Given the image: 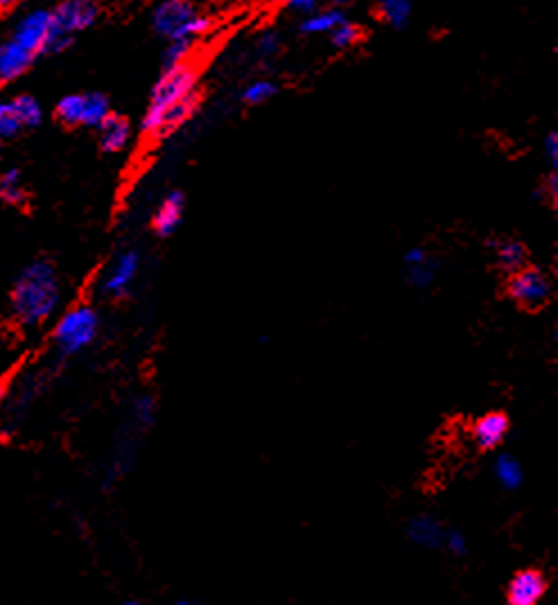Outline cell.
Returning <instances> with one entry per match:
<instances>
[{"mask_svg":"<svg viewBox=\"0 0 558 605\" xmlns=\"http://www.w3.org/2000/svg\"><path fill=\"white\" fill-rule=\"evenodd\" d=\"M61 301V289L55 267L50 262H32L16 278L12 292V310L14 317L23 326L37 328L46 323L55 314Z\"/></svg>","mask_w":558,"mask_h":605,"instance_id":"6da1fadb","label":"cell"},{"mask_svg":"<svg viewBox=\"0 0 558 605\" xmlns=\"http://www.w3.org/2000/svg\"><path fill=\"white\" fill-rule=\"evenodd\" d=\"M199 73L193 64H179L163 68L159 82L154 84L150 107H147L143 116V131L147 136H161V122L172 107L179 102L193 98L197 93Z\"/></svg>","mask_w":558,"mask_h":605,"instance_id":"7a4b0ae2","label":"cell"},{"mask_svg":"<svg viewBox=\"0 0 558 605\" xmlns=\"http://www.w3.org/2000/svg\"><path fill=\"white\" fill-rule=\"evenodd\" d=\"M152 28L168 41H190L211 28V21L195 10L190 0H163L152 14Z\"/></svg>","mask_w":558,"mask_h":605,"instance_id":"3957f363","label":"cell"},{"mask_svg":"<svg viewBox=\"0 0 558 605\" xmlns=\"http://www.w3.org/2000/svg\"><path fill=\"white\" fill-rule=\"evenodd\" d=\"M100 330V317L91 305H75V308L61 314L55 326V344L59 353L75 355L89 348Z\"/></svg>","mask_w":558,"mask_h":605,"instance_id":"277c9868","label":"cell"},{"mask_svg":"<svg viewBox=\"0 0 558 605\" xmlns=\"http://www.w3.org/2000/svg\"><path fill=\"white\" fill-rule=\"evenodd\" d=\"M111 113L102 93H71L57 104V116L71 127H100Z\"/></svg>","mask_w":558,"mask_h":605,"instance_id":"5b68a950","label":"cell"},{"mask_svg":"<svg viewBox=\"0 0 558 605\" xmlns=\"http://www.w3.org/2000/svg\"><path fill=\"white\" fill-rule=\"evenodd\" d=\"M52 32H55V25H52V12L37 7V10H30L14 23L10 39L16 43V46H21L23 50H28L30 55L37 57L39 52L48 50Z\"/></svg>","mask_w":558,"mask_h":605,"instance_id":"8992f818","label":"cell"},{"mask_svg":"<svg viewBox=\"0 0 558 605\" xmlns=\"http://www.w3.org/2000/svg\"><path fill=\"white\" fill-rule=\"evenodd\" d=\"M509 294L522 308H543L549 301V294H552V280L540 269L522 267L509 278Z\"/></svg>","mask_w":558,"mask_h":605,"instance_id":"52a82bcc","label":"cell"},{"mask_svg":"<svg viewBox=\"0 0 558 605\" xmlns=\"http://www.w3.org/2000/svg\"><path fill=\"white\" fill-rule=\"evenodd\" d=\"M98 16V0H61L55 10H52V25H55L57 34L73 41L75 34L91 28L98 21Z\"/></svg>","mask_w":558,"mask_h":605,"instance_id":"ba28073f","label":"cell"},{"mask_svg":"<svg viewBox=\"0 0 558 605\" xmlns=\"http://www.w3.org/2000/svg\"><path fill=\"white\" fill-rule=\"evenodd\" d=\"M138 271H141V258L136 251L118 253L100 278V292L109 298H122L134 287Z\"/></svg>","mask_w":558,"mask_h":605,"instance_id":"9c48e42d","label":"cell"},{"mask_svg":"<svg viewBox=\"0 0 558 605\" xmlns=\"http://www.w3.org/2000/svg\"><path fill=\"white\" fill-rule=\"evenodd\" d=\"M547 578L538 569H522L507 585L509 605H538L545 599Z\"/></svg>","mask_w":558,"mask_h":605,"instance_id":"30bf717a","label":"cell"},{"mask_svg":"<svg viewBox=\"0 0 558 605\" xmlns=\"http://www.w3.org/2000/svg\"><path fill=\"white\" fill-rule=\"evenodd\" d=\"M509 418L504 414H486L477 418L473 427H470V438L479 447V450H495L500 447L509 436Z\"/></svg>","mask_w":558,"mask_h":605,"instance_id":"8fae6325","label":"cell"},{"mask_svg":"<svg viewBox=\"0 0 558 605\" xmlns=\"http://www.w3.org/2000/svg\"><path fill=\"white\" fill-rule=\"evenodd\" d=\"M407 538L412 545L421 549H439L443 547V538H446V526H443L434 515L421 513L409 520Z\"/></svg>","mask_w":558,"mask_h":605,"instance_id":"7c38bea8","label":"cell"},{"mask_svg":"<svg viewBox=\"0 0 558 605\" xmlns=\"http://www.w3.org/2000/svg\"><path fill=\"white\" fill-rule=\"evenodd\" d=\"M405 276L418 289H425L437 278V262L421 247H414L405 253Z\"/></svg>","mask_w":558,"mask_h":605,"instance_id":"4fadbf2b","label":"cell"},{"mask_svg":"<svg viewBox=\"0 0 558 605\" xmlns=\"http://www.w3.org/2000/svg\"><path fill=\"white\" fill-rule=\"evenodd\" d=\"M34 55L7 37L0 39V82H12L32 66Z\"/></svg>","mask_w":558,"mask_h":605,"instance_id":"5bb4252c","label":"cell"},{"mask_svg":"<svg viewBox=\"0 0 558 605\" xmlns=\"http://www.w3.org/2000/svg\"><path fill=\"white\" fill-rule=\"evenodd\" d=\"M183 208H186V199H183L181 192H170V195L161 201L154 213V231L159 233L161 238H168V235L179 229Z\"/></svg>","mask_w":558,"mask_h":605,"instance_id":"9a60e30c","label":"cell"},{"mask_svg":"<svg viewBox=\"0 0 558 605\" xmlns=\"http://www.w3.org/2000/svg\"><path fill=\"white\" fill-rule=\"evenodd\" d=\"M100 131V145L104 152H122L132 140V125H129L127 118L122 116H113L109 113L107 120L98 127Z\"/></svg>","mask_w":558,"mask_h":605,"instance_id":"2e32d148","label":"cell"},{"mask_svg":"<svg viewBox=\"0 0 558 605\" xmlns=\"http://www.w3.org/2000/svg\"><path fill=\"white\" fill-rule=\"evenodd\" d=\"M493 475L502 488L518 490L522 481H525V468H522L520 459L513 457V454H500L493 463Z\"/></svg>","mask_w":558,"mask_h":605,"instance_id":"e0dca14e","label":"cell"},{"mask_svg":"<svg viewBox=\"0 0 558 605\" xmlns=\"http://www.w3.org/2000/svg\"><path fill=\"white\" fill-rule=\"evenodd\" d=\"M493 249L500 269L509 271V274H516L518 269L527 267V249L518 240H498L493 242Z\"/></svg>","mask_w":558,"mask_h":605,"instance_id":"ac0fdd59","label":"cell"},{"mask_svg":"<svg viewBox=\"0 0 558 605\" xmlns=\"http://www.w3.org/2000/svg\"><path fill=\"white\" fill-rule=\"evenodd\" d=\"M342 21H344L342 10H337V7L321 10L319 7V10L305 14V19L301 21V32L303 34H330Z\"/></svg>","mask_w":558,"mask_h":605,"instance_id":"d6986e66","label":"cell"},{"mask_svg":"<svg viewBox=\"0 0 558 605\" xmlns=\"http://www.w3.org/2000/svg\"><path fill=\"white\" fill-rule=\"evenodd\" d=\"M378 16L389 28H405L412 19V0H378Z\"/></svg>","mask_w":558,"mask_h":605,"instance_id":"ffe728a7","label":"cell"},{"mask_svg":"<svg viewBox=\"0 0 558 605\" xmlns=\"http://www.w3.org/2000/svg\"><path fill=\"white\" fill-rule=\"evenodd\" d=\"M12 107L23 129L41 125L43 109L37 98H32V95H16V98H12Z\"/></svg>","mask_w":558,"mask_h":605,"instance_id":"44dd1931","label":"cell"},{"mask_svg":"<svg viewBox=\"0 0 558 605\" xmlns=\"http://www.w3.org/2000/svg\"><path fill=\"white\" fill-rule=\"evenodd\" d=\"M0 197L10 201V204H19V201H23L25 188H23L21 172L16 168H10L0 174Z\"/></svg>","mask_w":558,"mask_h":605,"instance_id":"7402d4cb","label":"cell"},{"mask_svg":"<svg viewBox=\"0 0 558 605\" xmlns=\"http://www.w3.org/2000/svg\"><path fill=\"white\" fill-rule=\"evenodd\" d=\"M360 37H362V30L357 28L355 23L346 21V19L339 23L333 32H330V41H333V46L339 48V50L353 48L355 43L360 41Z\"/></svg>","mask_w":558,"mask_h":605,"instance_id":"603a6c76","label":"cell"},{"mask_svg":"<svg viewBox=\"0 0 558 605\" xmlns=\"http://www.w3.org/2000/svg\"><path fill=\"white\" fill-rule=\"evenodd\" d=\"M21 129L23 127H21L19 118H16L12 100H0V140L14 138Z\"/></svg>","mask_w":558,"mask_h":605,"instance_id":"cb8c5ba5","label":"cell"},{"mask_svg":"<svg viewBox=\"0 0 558 605\" xmlns=\"http://www.w3.org/2000/svg\"><path fill=\"white\" fill-rule=\"evenodd\" d=\"M274 95H276V84L274 82L256 80V82H251L247 89H244L242 98L247 104H263L269 98H274Z\"/></svg>","mask_w":558,"mask_h":605,"instance_id":"d4e9b609","label":"cell"},{"mask_svg":"<svg viewBox=\"0 0 558 605\" xmlns=\"http://www.w3.org/2000/svg\"><path fill=\"white\" fill-rule=\"evenodd\" d=\"M132 416L138 427H150L156 418V402L152 396H138L134 400Z\"/></svg>","mask_w":558,"mask_h":605,"instance_id":"484cf974","label":"cell"},{"mask_svg":"<svg viewBox=\"0 0 558 605\" xmlns=\"http://www.w3.org/2000/svg\"><path fill=\"white\" fill-rule=\"evenodd\" d=\"M190 50H193V43L190 41H170V46L163 55V66L168 68V66L186 64Z\"/></svg>","mask_w":558,"mask_h":605,"instance_id":"4316f807","label":"cell"},{"mask_svg":"<svg viewBox=\"0 0 558 605\" xmlns=\"http://www.w3.org/2000/svg\"><path fill=\"white\" fill-rule=\"evenodd\" d=\"M443 549L452 556H466L468 554V538L459 529H446V538H443Z\"/></svg>","mask_w":558,"mask_h":605,"instance_id":"83f0119b","label":"cell"},{"mask_svg":"<svg viewBox=\"0 0 558 605\" xmlns=\"http://www.w3.org/2000/svg\"><path fill=\"white\" fill-rule=\"evenodd\" d=\"M256 50H258V55H260V57H265V59L274 57L276 52L281 50V39H278V34H276V32H265V34H260L258 41H256Z\"/></svg>","mask_w":558,"mask_h":605,"instance_id":"f1b7e54d","label":"cell"},{"mask_svg":"<svg viewBox=\"0 0 558 605\" xmlns=\"http://www.w3.org/2000/svg\"><path fill=\"white\" fill-rule=\"evenodd\" d=\"M545 159L549 163L552 172H558V134L556 131H549L545 138Z\"/></svg>","mask_w":558,"mask_h":605,"instance_id":"f546056e","label":"cell"},{"mask_svg":"<svg viewBox=\"0 0 558 605\" xmlns=\"http://www.w3.org/2000/svg\"><path fill=\"white\" fill-rule=\"evenodd\" d=\"M281 3H283L285 7H290L292 12L310 14V12L319 10V7H321V3H324V0H281Z\"/></svg>","mask_w":558,"mask_h":605,"instance_id":"4dcf8cb0","label":"cell"},{"mask_svg":"<svg viewBox=\"0 0 558 605\" xmlns=\"http://www.w3.org/2000/svg\"><path fill=\"white\" fill-rule=\"evenodd\" d=\"M547 195L552 201H556L558 197V172H549L547 177Z\"/></svg>","mask_w":558,"mask_h":605,"instance_id":"1f68e13d","label":"cell"},{"mask_svg":"<svg viewBox=\"0 0 558 605\" xmlns=\"http://www.w3.org/2000/svg\"><path fill=\"white\" fill-rule=\"evenodd\" d=\"M19 3L21 0H0V7H3V10H10V7H16Z\"/></svg>","mask_w":558,"mask_h":605,"instance_id":"d6a6232c","label":"cell"},{"mask_svg":"<svg viewBox=\"0 0 558 605\" xmlns=\"http://www.w3.org/2000/svg\"><path fill=\"white\" fill-rule=\"evenodd\" d=\"M335 5H348V3H353V0H333Z\"/></svg>","mask_w":558,"mask_h":605,"instance_id":"836d02e7","label":"cell"},{"mask_svg":"<svg viewBox=\"0 0 558 605\" xmlns=\"http://www.w3.org/2000/svg\"><path fill=\"white\" fill-rule=\"evenodd\" d=\"M177 605H197V603H193V601H179Z\"/></svg>","mask_w":558,"mask_h":605,"instance_id":"e575fe53","label":"cell"},{"mask_svg":"<svg viewBox=\"0 0 558 605\" xmlns=\"http://www.w3.org/2000/svg\"><path fill=\"white\" fill-rule=\"evenodd\" d=\"M122 605H141L138 601H127V603H122Z\"/></svg>","mask_w":558,"mask_h":605,"instance_id":"d590c367","label":"cell"},{"mask_svg":"<svg viewBox=\"0 0 558 605\" xmlns=\"http://www.w3.org/2000/svg\"><path fill=\"white\" fill-rule=\"evenodd\" d=\"M0 402H3V391H0Z\"/></svg>","mask_w":558,"mask_h":605,"instance_id":"8d00e7d4","label":"cell"}]
</instances>
